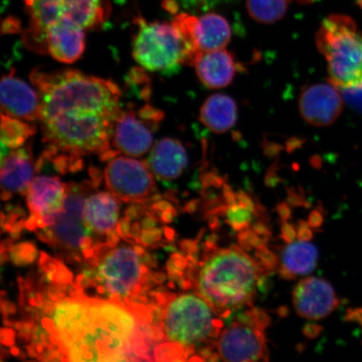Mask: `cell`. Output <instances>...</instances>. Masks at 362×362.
Wrapping results in <instances>:
<instances>
[{"instance_id": "6da1fadb", "label": "cell", "mask_w": 362, "mask_h": 362, "mask_svg": "<svg viewBox=\"0 0 362 362\" xmlns=\"http://www.w3.org/2000/svg\"><path fill=\"white\" fill-rule=\"evenodd\" d=\"M64 279L30 298V305L40 307L33 312L42 315L28 330L33 356L71 361H156L151 306L90 298L76 291L75 284L61 287Z\"/></svg>"}, {"instance_id": "7a4b0ae2", "label": "cell", "mask_w": 362, "mask_h": 362, "mask_svg": "<svg viewBox=\"0 0 362 362\" xmlns=\"http://www.w3.org/2000/svg\"><path fill=\"white\" fill-rule=\"evenodd\" d=\"M30 78L42 102L39 122L47 151L78 160L92 153L113 158V131L123 111L119 86L71 69L36 68Z\"/></svg>"}, {"instance_id": "3957f363", "label": "cell", "mask_w": 362, "mask_h": 362, "mask_svg": "<svg viewBox=\"0 0 362 362\" xmlns=\"http://www.w3.org/2000/svg\"><path fill=\"white\" fill-rule=\"evenodd\" d=\"M75 282L84 296L129 307L148 305L156 280L153 261L144 248L131 243H105L86 259Z\"/></svg>"}, {"instance_id": "277c9868", "label": "cell", "mask_w": 362, "mask_h": 362, "mask_svg": "<svg viewBox=\"0 0 362 362\" xmlns=\"http://www.w3.org/2000/svg\"><path fill=\"white\" fill-rule=\"evenodd\" d=\"M151 312L152 323L160 341L156 356L164 347L177 351L185 361L197 351L208 360L216 355L211 351L216 348L223 322L197 293H156Z\"/></svg>"}, {"instance_id": "5b68a950", "label": "cell", "mask_w": 362, "mask_h": 362, "mask_svg": "<svg viewBox=\"0 0 362 362\" xmlns=\"http://www.w3.org/2000/svg\"><path fill=\"white\" fill-rule=\"evenodd\" d=\"M259 261L237 246L212 248L194 270V292L202 296L221 318L251 306L262 275Z\"/></svg>"}, {"instance_id": "8992f818", "label": "cell", "mask_w": 362, "mask_h": 362, "mask_svg": "<svg viewBox=\"0 0 362 362\" xmlns=\"http://www.w3.org/2000/svg\"><path fill=\"white\" fill-rule=\"evenodd\" d=\"M327 62L329 83L337 88L362 89V33L351 17L330 15L315 35Z\"/></svg>"}, {"instance_id": "52a82bcc", "label": "cell", "mask_w": 362, "mask_h": 362, "mask_svg": "<svg viewBox=\"0 0 362 362\" xmlns=\"http://www.w3.org/2000/svg\"><path fill=\"white\" fill-rule=\"evenodd\" d=\"M30 18L25 42L34 51L42 53V38L49 27L67 24L85 30L103 24L107 0H25Z\"/></svg>"}, {"instance_id": "ba28073f", "label": "cell", "mask_w": 362, "mask_h": 362, "mask_svg": "<svg viewBox=\"0 0 362 362\" xmlns=\"http://www.w3.org/2000/svg\"><path fill=\"white\" fill-rule=\"evenodd\" d=\"M137 24L132 54L144 70L170 74L181 65H189L187 43L174 22H147L139 18Z\"/></svg>"}, {"instance_id": "9c48e42d", "label": "cell", "mask_w": 362, "mask_h": 362, "mask_svg": "<svg viewBox=\"0 0 362 362\" xmlns=\"http://www.w3.org/2000/svg\"><path fill=\"white\" fill-rule=\"evenodd\" d=\"M95 182L93 180L81 184H68L64 209L55 223L37 232L40 238L49 246L63 255L83 262L97 248L92 235L86 228L83 216L86 199L92 192Z\"/></svg>"}, {"instance_id": "30bf717a", "label": "cell", "mask_w": 362, "mask_h": 362, "mask_svg": "<svg viewBox=\"0 0 362 362\" xmlns=\"http://www.w3.org/2000/svg\"><path fill=\"white\" fill-rule=\"evenodd\" d=\"M155 177L147 161L126 156L111 158L104 170L107 191L126 203H144L155 198Z\"/></svg>"}, {"instance_id": "8fae6325", "label": "cell", "mask_w": 362, "mask_h": 362, "mask_svg": "<svg viewBox=\"0 0 362 362\" xmlns=\"http://www.w3.org/2000/svg\"><path fill=\"white\" fill-rule=\"evenodd\" d=\"M163 117L162 111L148 104L138 111H122L112 134L113 156L139 158L146 155L153 146V133Z\"/></svg>"}, {"instance_id": "7c38bea8", "label": "cell", "mask_w": 362, "mask_h": 362, "mask_svg": "<svg viewBox=\"0 0 362 362\" xmlns=\"http://www.w3.org/2000/svg\"><path fill=\"white\" fill-rule=\"evenodd\" d=\"M216 349L219 359L223 361H268L264 329L252 321L247 312L221 329Z\"/></svg>"}, {"instance_id": "4fadbf2b", "label": "cell", "mask_w": 362, "mask_h": 362, "mask_svg": "<svg viewBox=\"0 0 362 362\" xmlns=\"http://www.w3.org/2000/svg\"><path fill=\"white\" fill-rule=\"evenodd\" d=\"M173 22L187 43L192 65L199 53L223 49L232 39L228 21L217 13L197 17L183 13L176 16Z\"/></svg>"}, {"instance_id": "5bb4252c", "label": "cell", "mask_w": 362, "mask_h": 362, "mask_svg": "<svg viewBox=\"0 0 362 362\" xmlns=\"http://www.w3.org/2000/svg\"><path fill=\"white\" fill-rule=\"evenodd\" d=\"M66 192L67 184L57 176H36L26 192L30 214L27 228L39 232L55 223L64 209Z\"/></svg>"}, {"instance_id": "9a60e30c", "label": "cell", "mask_w": 362, "mask_h": 362, "mask_svg": "<svg viewBox=\"0 0 362 362\" xmlns=\"http://www.w3.org/2000/svg\"><path fill=\"white\" fill-rule=\"evenodd\" d=\"M119 215V200L110 192L90 194L86 199L83 221L96 243L97 248L99 246L96 238H105L110 244L120 241L122 238L117 233Z\"/></svg>"}, {"instance_id": "2e32d148", "label": "cell", "mask_w": 362, "mask_h": 362, "mask_svg": "<svg viewBox=\"0 0 362 362\" xmlns=\"http://www.w3.org/2000/svg\"><path fill=\"white\" fill-rule=\"evenodd\" d=\"M302 119L315 127H327L338 119L343 110V99L336 86L317 83L303 89L298 99Z\"/></svg>"}, {"instance_id": "e0dca14e", "label": "cell", "mask_w": 362, "mask_h": 362, "mask_svg": "<svg viewBox=\"0 0 362 362\" xmlns=\"http://www.w3.org/2000/svg\"><path fill=\"white\" fill-rule=\"evenodd\" d=\"M293 306L298 315L309 320H320L332 314L339 301L332 284L323 279L302 280L293 292Z\"/></svg>"}, {"instance_id": "ac0fdd59", "label": "cell", "mask_w": 362, "mask_h": 362, "mask_svg": "<svg viewBox=\"0 0 362 362\" xmlns=\"http://www.w3.org/2000/svg\"><path fill=\"white\" fill-rule=\"evenodd\" d=\"M0 88L1 113L29 123L40 121L42 102L37 90L17 78L15 71L3 76Z\"/></svg>"}, {"instance_id": "d6986e66", "label": "cell", "mask_w": 362, "mask_h": 362, "mask_svg": "<svg viewBox=\"0 0 362 362\" xmlns=\"http://www.w3.org/2000/svg\"><path fill=\"white\" fill-rule=\"evenodd\" d=\"M35 169L30 146L11 149L2 155L0 177L3 200H10L16 194H25Z\"/></svg>"}, {"instance_id": "ffe728a7", "label": "cell", "mask_w": 362, "mask_h": 362, "mask_svg": "<svg viewBox=\"0 0 362 362\" xmlns=\"http://www.w3.org/2000/svg\"><path fill=\"white\" fill-rule=\"evenodd\" d=\"M192 66L201 83L211 89L228 87L240 68L233 54L225 48L199 53Z\"/></svg>"}, {"instance_id": "44dd1931", "label": "cell", "mask_w": 362, "mask_h": 362, "mask_svg": "<svg viewBox=\"0 0 362 362\" xmlns=\"http://www.w3.org/2000/svg\"><path fill=\"white\" fill-rule=\"evenodd\" d=\"M85 47V30L78 26L57 24L49 27L43 35L42 53H49L65 64L79 60Z\"/></svg>"}, {"instance_id": "7402d4cb", "label": "cell", "mask_w": 362, "mask_h": 362, "mask_svg": "<svg viewBox=\"0 0 362 362\" xmlns=\"http://www.w3.org/2000/svg\"><path fill=\"white\" fill-rule=\"evenodd\" d=\"M156 178L162 182L177 180L188 166V153L178 139L158 140L149 151L147 160Z\"/></svg>"}, {"instance_id": "603a6c76", "label": "cell", "mask_w": 362, "mask_h": 362, "mask_svg": "<svg viewBox=\"0 0 362 362\" xmlns=\"http://www.w3.org/2000/svg\"><path fill=\"white\" fill-rule=\"evenodd\" d=\"M238 119V105L234 99L225 94L211 95L202 104L200 121L215 134L232 129Z\"/></svg>"}, {"instance_id": "cb8c5ba5", "label": "cell", "mask_w": 362, "mask_h": 362, "mask_svg": "<svg viewBox=\"0 0 362 362\" xmlns=\"http://www.w3.org/2000/svg\"><path fill=\"white\" fill-rule=\"evenodd\" d=\"M318 260V251L308 241L292 242L284 247L280 257V274L286 279L311 273Z\"/></svg>"}, {"instance_id": "d4e9b609", "label": "cell", "mask_w": 362, "mask_h": 362, "mask_svg": "<svg viewBox=\"0 0 362 362\" xmlns=\"http://www.w3.org/2000/svg\"><path fill=\"white\" fill-rule=\"evenodd\" d=\"M33 123L16 119L1 113V143L8 149H16L25 143L35 133Z\"/></svg>"}, {"instance_id": "484cf974", "label": "cell", "mask_w": 362, "mask_h": 362, "mask_svg": "<svg viewBox=\"0 0 362 362\" xmlns=\"http://www.w3.org/2000/svg\"><path fill=\"white\" fill-rule=\"evenodd\" d=\"M289 0H247V8L253 20L270 24L282 19Z\"/></svg>"}, {"instance_id": "4316f807", "label": "cell", "mask_w": 362, "mask_h": 362, "mask_svg": "<svg viewBox=\"0 0 362 362\" xmlns=\"http://www.w3.org/2000/svg\"><path fill=\"white\" fill-rule=\"evenodd\" d=\"M255 212V206L250 197L240 192L236 194V201L226 206V220L234 229L243 230L248 228Z\"/></svg>"}, {"instance_id": "83f0119b", "label": "cell", "mask_w": 362, "mask_h": 362, "mask_svg": "<svg viewBox=\"0 0 362 362\" xmlns=\"http://www.w3.org/2000/svg\"><path fill=\"white\" fill-rule=\"evenodd\" d=\"M220 1L221 0H171L169 2L171 4H168V10L175 12L180 8L189 13L206 12L215 7Z\"/></svg>"}, {"instance_id": "f1b7e54d", "label": "cell", "mask_w": 362, "mask_h": 362, "mask_svg": "<svg viewBox=\"0 0 362 362\" xmlns=\"http://www.w3.org/2000/svg\"><path fill=\"white\" fill-rule=\"evenodd\" d=\"M257 259L267 271L275 269L278 264L277 257L265 247L257 249Z\"/></svg>"}, {"instance_id": "f546056e", "label": "cell", "mask_w": 362, "mask_h": 362, "mask_svg": "<svg viewBox=\"0 0 362 362\" xmlns=\"http://www.w3.org/2000/svg\"><path fill=\"white\" fill-rule=\"evenodd\" d=\"M297 237V233L294 226L291 224H284L282 228V238L288 243L294 242Z\"/></svg>"}, {"instance_id": "4dcf8cb0", "label": "cell", "mask_w": 362, "mask_h": 362, "mask_svg": "<svg viewBox=\"0 0 362 362\" xmlns=\"http://www.w3.org/2000/svg\"><path fill=\"white\" fill-rule=\"evenodd\" d=\"M297 237L298 240H301V241L309 242L310 240L312 238V233L309 228V226H301V228H298Z\"/></svg>"}, {"instance_id": "1f68e13d", "label": "cell", "mask_w": 362, "mask_h": 362, "mask_svg": "<svg viewBox=\"0 0 362 362\" xmlns=\"http://www.w3.org/2000/svg\"><path fill=\"white\" fill-rule=\"evenodd\" d=\"M322 221L323 217L320 212L317 211L312 212L309 221V224L311 226H313V228H318V226L322 224Z\"/></svg>"}, {"instance_id": "d6a6232c", "label": "cell", "mask_w": 362, "mask_h": 362, "mask_svg": "<svg viewBox=\"0 0 362 362\" xmlns=\"http://www.w3.org/2000/svg\"><path fill=\"white\" fill-rule=\"evenodd\" d=\"M296 1L300 4H310L315 1V0H296Z\"/></svg>"}, {"instance_id": "836d02e7", "label": "cell", "mask_w": 362, "mask_h": 362, "mask_svg": "<svg viewBox=\"0 0 362 362\" xmlns=\"http://www.w3.org/2000/svg\"><path fill=\"white\" fill-rule=\"evenodd\" d=\"M357 2H358L359 6H361V8H362V0H357Z\"/></svg>"}]
</instances>
